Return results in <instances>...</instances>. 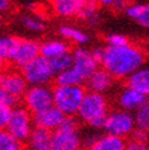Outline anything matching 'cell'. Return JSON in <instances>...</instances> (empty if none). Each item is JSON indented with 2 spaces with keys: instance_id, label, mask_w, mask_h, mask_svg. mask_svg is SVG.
<instances>
[{
  "instance_id": "4dcf8cb0",
  "label": "cell",
  "mask_w": 149,
  "mask_h": 150,
  "mask_svg": "<svg viewBox=\"0 0 149 150\" xmlns=\"http://www.w3.org/2000/svg\"><path fill=\"white\" fill-rule=\"evenodd\" d=\"M11 115V108L6 106V105L0 104V131L6 128L7 122Z\"/></svg>"
},
{
  "instance_id": "7402d4cb",
  "label": "cell",
  "mask_w": 149,
  "mask_h": 150,
  "mask_svg": "<svg viewBox=\"0 0 149 150\" xmlns=\"http://www.w3.org/2000/svg\"><path fill=\"white\" fill-rule=\"evenodd\" d=\"M17 37L4 35L0 37V69L4 66L5 61H10L16 45L18 43Z\"/></svg>"
},
{
  "instance_id": "277c9868",
  "label": "cell",
  "mask_w": 149,
  "mask_h": 150,
  "mask_svg": "<svg viewBox=\"0 0 149 150\" xmlns=\"http://www.w3.org/2000/svg\"><path fill=\"white\" fill-rule=\"evenodd\" d=\"M135 129L136 123L133 114L120 109L109 112L105 120V125L103 127L104 134L122 139H125L126 137H131L132 132Z\"/></svg>"
},
{
  "instance_id": "484cf974",
  "label": "cell",
  "mask_w": 149,
  "mask_h": 150,
  "mask_svg": "<svg viewBox=\"0 0 149 150\" xmlns=\"http://www.w3.org/2000/svg\"><path fill=\"white\" fill-rule=\"evenodd\" d=\"M0 150H23V145L6 129L0 131Z\"/></svg>"
},
{
  "instance_id": "5bb4252c",
  "label": "cell",
  "mask_w": 149,
  "mask_h": 150,
  "mask_svg": "<svg viewBox=\"0 0 149 150\" xmlns=\"http://www.w3.org/2000/svg\"><path fill=\"white\" fill-rule=\"evenodd\" d=\"M114 83H115V79L104 69L99 67L86 81V87L88 89V92L105 95V93H108L113 88Z\"/></svg>"
},
{
  "instance_id": "603a6c76",
  "label": "cell",
  "mask_w": 149,
  "mask_h": 150,
  "mask_svg": "<svg viewBox=\"0 0 149 150\" xmlns=\"http://www.w3.org/2000/svg\"><path fill=\"white\" fill-rule=\"evenodd\" d=\"M48 64H49V66H50L51 72L54 73V76H57L59 73L65 72L66 70L71 69L72 64H73L71 51H70V52H66V54L59 56V57H55V59H53V60H49Z\"/></svg>"
},
{
  "instance_id": "83f0119b",
  "label": "cell",
  "mask_w": 149,
  "mask_h": 150,
  "mask_svg": "<svg viewBox=\"0 0 149 150\" xmlns=\"http://www.w3.org/2000/svg\"><path fill=\"white\" fill-rule=\"evenodd\" d=\"M105 40H106L108 47H111V48L126 47L130 44L128 38L125 34H121V33H111V34L106 35Z\"/></svg>"
},
{
  "instance_id": "4316f807",
  "label": "cell",
  "mask_w": 149,
  "mask_h": 150,
  "mask_svg": "<svg viewBox=\"0 0 149 150\" xmlns=\"http://www.w3.org/2000/svg\"><path fill=\"white\" fill-rule=\"evenodd\" d=\"M21 23L26 29L31 32H42L44 31V23L38 18L32 15H25L21 18Z\"/></svg>"
},
{
  "instance_id": "ac0fdd59",
  "label": "cell",
  "mask_w": 149,
  "mask_h": 150,
  "mask_svg": "<svg viewBox=\"0 0 149 150\" xmlns=\"http://www.w3.org/2000/svg\"><path fill=\"white\" fill-rule=\"evenodd\" d=\"M123 12L128 18L136 21L140 27L149 29V3L128 4Z\"/></svg>"
},
{
  "instance_id": "44dd1931",
  "label": "cell",
  "mask_w": 149,
  "mask_h": 150,
  "mask_svg": "<svg viewBox=\"0 0 149 150\" xmlns=\"http://www.w3.org/2000/svg\"><path fill=\"white\" fill-rule=\"evenodd\" d=\"M126 142L122 138L103 134L87 150H125Z\"/></svg>"
},
{
  "instance_id": "d6a6232c",
  "label": "cell",
  "mask_w": 149,
  "mask_h": 150,
  "mask_svg": "<svg viewBox=\"0 0 149 150\" xmlns=\"http://www.w3.org/2000/svg\"><path fill=\"white\" fill-rule=\"evenodd\" d=\"M125 150H149V144L148 143H139L136 140H130L126 143Z\"/></svg>"
},
{
  "instance_id": "e0dca14e",
  "label": "cell",
  "mask_w": 149,
  "mask_h": 150,
  "mask_svg": "<svg viewBox=\"0 0 149 150\" xmlns=\"http://www.w3.org/2000/svg\"><path fill=\"white\" fill-rule=\"evenodd\" d=\"M51 136H53L51 132L34 127L31 136L28 137L26 142L28 150H50Z\"/></svg>"
},
{
  "instance_id": "ba28073f",
  "label": "cell",
  "mask_w": 149,
  "mask_h": 150,
  "mask_svg": "<svg viewBox=\"0 0 149 150\" xmlns=\"http://www.w3.org/2000/svg\"><path fill=\"white\" fill-rule=\"evenodd\" d=\"M82 137L78 128H64L53 132L50 150H81Z\"/></svg>"
},
{
  "instance_id": "6da1fadb",
  "label": "cell",
  "mask_w": 149,
  "mask_h": 150,
  "mask_svg": "<svg viewBox=\"0 0 149 150\" xmlns=\"http://www.w3.org/2000/svg\"><path fill=\"white\" fill-rule=\"evenodd\" d=\"M145 55L143 50L128 44L120 48L105 47L100 65L114 79H127L143 67Z\"/></svg>"
},
{
  "instance_id": "9a60e30c",
  "label": "cell",
  "mask_w": 149,
  "mask_h": 150,
  "mask_svg": "<svg viewBox=\"0 0 149 150\" xmlns=\"http://www.w3.org/2000/svg\"><path fill=\"white\" fill-rule=\"evenodd\" d=\"M70 45L62 39H48L39 44V56L47 61L70 52Z\"/></svg>"
},
{
  "instance_id": "cb8c5ba5",
  "label": "cell",
  "mask_w": 149,
  "mask_h": 150,
  "mask_svg": "<svg viewBox=\"0 0 149 150\" xmlns=\"http://www.w3.org/2000/svg\"><path fill=\"white\" fill-rule=\"evenodd\" d=\"M77 17L88 22V23H91V25H95L96 22L99 21L98 4L95 1H86Z\"/></svg>"
},
{
  "instance_id": "52a82bcc",
  "label": "cell",
  "mask_w": 149,
  "mask_h": 150,
  "mask_svg": "<svg viewBox=\"0 0 149 150\" xmlns=\"http://www.w3.org/2000/svg\"><path fill=\"white\" fill-rule=\"evenodd\" d=\"M21 74L28 87L49 86V83L55 77L54 73L50 70L48 61L40 56H38L33 61L22 67Z\"/></svg>"
},
{
  "instance_id": "e575fe53",
  "label": "cell",
  "mask_w": 149,
  "mask_h": 150,
  "mask_svg": "<svg viewBox=\"0 0 149 150\" xmlns=\"http://www.w3.org/2000/svg\"><path fill=\"white\" fill-rule=\"evenodd\" d=\"M10 1L7 0H0V11H6L10 9Z\"/></svg>"
},
{
  "instance_id": "836d02e7",
  "label": "cell",
  "mask_w": 149,
  "mask_h": 150,
  "mask_svg": "<svg viewBox=\"0 0 149 150\" xmlns=\"http://www.w3.org/2000/svg\"><path fill=\"white\" fill-rule=\"evenodd\" d=\"M91 54H92V56H93V59L95 60V61L100 65V61H101V59H103V54H104V48L96 47V48H94V49L91 50Z\"/></svg>"
},
{
  "instance_id": "1f68e13d",
  "label": "cell",
  "mask_w": 149,
  "mask_h": 150,
  "mask_svg": "<svg viewBox=\"0 0 149 150\" xmlns=\"http://www.w3.org/2000/svg\"><path fill=\"white\" fill-rule=\"evenodd\" d=\"M131 139L136 140V142H139V143H148L149 142V133L143 131V129L136 128L131 134Z\"/></svg>"
},
{
  "instance_id": "8fae6325",
  "label": "cell",
  "mask_w": 149,
  "mask_h": 150,
  "mask_svg": "<svg viewBox=\"0 0 149 150\" xmlns=\"http://www.w3.org/2000/svg\"><path fill=\"white\" fill-rule=\"evenodd\" d=\"M148 100H149L148 96H145L144 94L139 93L138 91L128 86L123 87L116 95V104L118 109L131 112V114H135Z\"/></svg>"
},
{
  "instance_id": "30bf717a",
  "label": "cell",
  "mask_w": 149,
  "mask_h": 150,
  "mask_svg": "<svg viewBox=\"0 0 149 150\" xmlns=\"http://www.w3.org/2000/svg\"><path fill=\"white\" fill-rule=\"evenodd\" d=\"M0 86L17 100L23 96L28 88L21 72L15 70H0Z\"/></svg>"
},
{
  "instance_id": "d4e9b609",
  "label": "cell",
  "mask_w": 149,
  "mask_h": 150,
  "mask_svg": "<svg viewBox=\"0 0 149 150\" xmlns=\"http://www.w3.org/2000/svg\"><path fill=\"white\" fill-rule=\"evenodd\" d=\"M135 123H136V128L143 129L149 133V100L140 106L135 114Z\"/></svg>"
},
{
  "instance_id": "3957f363",
  "label": "cell",
  "mask_w": 149,
  "mask_h": 150,
  "mask_svg": "<svg viewBox=\"0 0 149 150\" xmlns=\"http://www.w3.org/2000/svg\"><path fill=\"white\" fill-rule=\"evenodd\" d=\"M86 92L84 87L55 86L53 88V106L65 116L73 117L77 115Z\"/></svg>"
},
{
  "instance_id": "8992f818",
  "label": "cell",
  "mask_w": 149,
  "mask_h": 150,
  "mask_svg": "<svg viewBox=\"0 0 149 150\" xmlns=\"http://www.w3.org/2000/svg\"><path fill=\"white\" fill-rule=\"evenodd\" d=\"M23 108L31 115H35L53 106V88L49 86L28 87L22 96Z\"/></svg>"
},
{
  "instance_id": "9c48e42d",
  "label": "cell",
  "mask_w": 149,
  "mask_h": 150,
  "mask_svg": "<svg viewBox=\"0 0 149 150\" xmlns=\"http://www.w3.org/2000/svg\"><path fill=\"white\" fill-rule=\"evenodd\" d=\"M38 56H39V43L38 42H35L33 39L20 38L10 61L16 67L22 69L23 66L33 61Z\"/></svg>"
},
{
  "instance_id": "f1b7e54d",
  "label": "cell",
  "mask_w": 149,
  "mask_h": 150,
  "mask_svg": "<svg viewBox=\"0 0 149 150\" xmlns=\"http://www.w3.org/2000/svg\"><path fill=\"white\" fill-rule=\"evenodd\" d=\"M0 104L6 105V106H9L11 109L17 106V99H15L13 96H11L1 86H0Z\"/></svg>"
},
{
  "instance_id": "7a4b0ae2",
  "label": "cell",
  "mask_w": 149,
  "mask_h": 150,
  "mask_svg": "<svg viewBox=\"0 0 149 150\" xmlns=\"http://www.w3.org/2000/svg\"><path fill=\"white\" fill-rule=\"evenodd\" d=\"M109 114V101L105 95L86 92L77 117L81 122L88 125L92 129H103Z\"/></svg>"
},
{
  "instance_id": "4fadbf2b",
  "label": "cell",
  "mask_w": 149,
  "mask_h": 150,
  "mask_svg": "<svg viewBox=\"0 0 149 150\" xmlns=\"http://www.w3.org/2000/svg\"><path fill=\"white\" fill-rule=\"evenodd\" d=\"M33 116V125L37 128H42L49 132H55L56 129L60 128L61 123L65 120V115L59 111L55 106H51L42 112H38Z\"/></svg>"
},
{
  "instance_id": "5b68a950",
  "label": "cell",
  "mask_w": 149,
  "mask_h": 150,
  "mask_svg": "<svg viewBox=\"0 0 149 150\" xmlns=\"http://www.w3.org/2000/svg\"><path fill=\"white\" fill-rule=\"evenodd\" d=\"M33 128V116L23 106L17 105V106L11 109V115L5 129L15 139L18 140L22 144L26 143L28 137L31 136Z\"/></svg>"
},
{
  "instance_id": "2e32d148",
  "label": "cell",
  "mask_w": 149,
  "mask_h": 150,
  "mask_svg": "<svg viewBox=\"0 0 149 150\" xmlns=\"http://www.w3.org/2000/svg\"><path fill=\"white\" fill-rule=\"evenodd\" d=\"M86 0H54L51 3V9L56 16L64 18L77 17Z\"/></svg>"
},
{
  "instance_id": "ffe728a7",
  "label": "cell",
  "mask_w": 149,
  "mask_h": 150,
  "mask_svg": "<svg viewBox=\"0 0 149 150\" xmlns=\"http://www.w3.org/2000/svg\"><path fill=\"white\" fill-rule=\"evenodd\" d=\"M59 34L62 37V40L72 42L74 44H77L78 47L86 45L89 42V39H91L89 35L82 31V29L73 26H69V25H62L59 27Z\"/></svg>"
},
{
  "instance_id": "7c38bea8",
  "label": "cell",
  "mask_w": 149,
  "mask_h": 150,
  "mask_svg": "<svg viewBox=\"0 0 149 150\" xmlns=\"http://www.w3.org/2000/svg\"><path fill=\"white\" fill-rule=\"evenodd\" d=\"M71 54L73 60L72 67L74 70H77L86 81L94 71L99 69V64L93 59L91 50H88L83 47H78L73 51H71Z\"/></svg>"
},
{
  "instance_id": "d6986e66",
  "label": "cell",
  "mask_w": 149,
  "mask_h": 150,
  "mask_svg": "<svg viewBox=\"0 0 149 150\" xmlns=\"http://www.w3.org/2000/svg\"><path fill=\"white\" fill-rule=\"evenodd\" d=\"M126 82H127L126 86L136 89L149 98V66L140 67L138 71H136L132 76L126 79Z\"/></svg>"
},
{
  "instance_id": "f546056e",
  "label": "cell",
  "mask_w": 149,
  "mask_h": 150,
  "mask_svg": "<svg viewBox=\"0 0 149 150\" xmlns=\"http://www.w3.org/2000/svg\"><path fill=\"white\" fill-rule=\"evenodd\" d=\"M99 4L103 6L110 7V9H114L116 11H118V10L125 11V9L128 5L127 1H122V0H101V1H99Z\"/></svg>"
}]
</instances>
